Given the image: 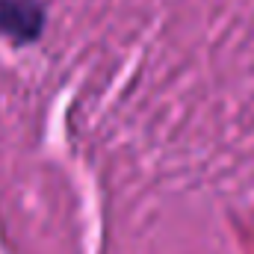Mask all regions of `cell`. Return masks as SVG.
Here are the masks:
<instances>
[{
    "mask_svg": "<svg viewBox=\"0 0 254 254\" xmlns=\"http://www.w3.org/2000/svg\"><path fill=\"white\" fill-rule=\"evenodd\" d=\"M45 30V6L39 0H0V36L15 45H33Z\"/></svg>",
    "mask_w": 254,
    "mask_h": 254,
    "instance_id": "cell-1",
    "label": "cell"
}]
</instances>
